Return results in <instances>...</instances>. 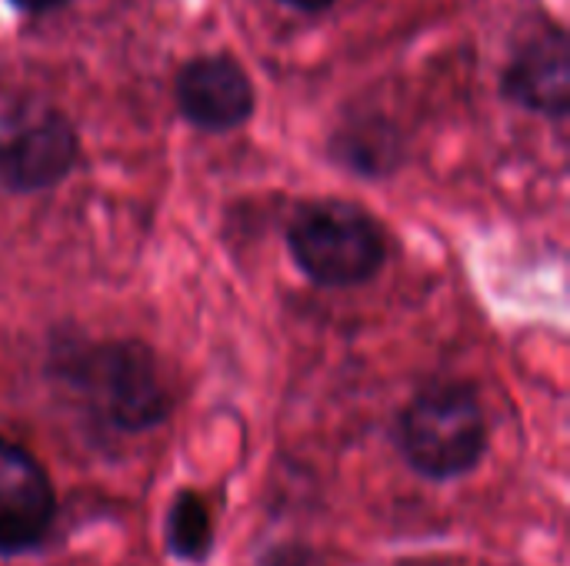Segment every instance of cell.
Listing matches in <instances>:
<instances>
[{
    "mask_svg": "<svg viewBox=\"0 0 570 566\" xmlns=\"http://www.w3.org/2000/svg\"><path fill=\"white\" fill-rule=\"evenodd\" d=\"M43 370L94 437H144L174 414V390L144 340L53 334Z\"/></svg>",
    "mask_w": 570,
    "mask_h": 566,
    "instance_id": "cell-1",
    "label": "cell"
},
{
    "mask_svg": "<svg viewBox=\"0 0 570 566\" xmlns=\"http://www.w3.org/2000/svg\"><path fill=\"white\" fill-rule=\"evenodd\" d=\"M394 447L424 484L471 477L491 450V420L474 384L434 380L421 387L397 414Z\"/></svg>",
    "mask_w": 570,
    "mask_h": 566,
    "instance_id": "cell-2",
    "label": "cell"
},
{
    "mask_svg": "<svg viewBox=\"0 0 570 566\" xmlns=\"http://www.w3.org/2000/svg\"><path fill=\"white\" fill-rule=\"evenodd\" d=\"M294 267L317 287L351 290L371 284L387 264L381 220L354 200H314L287 227Z\"/></svg>",
    "mask_w": 570,
    "mask_h": 566,
    "instance_id": "cell-3",
    "label": "cell"
},
{
    "mask_svg": "<svg viewBox=\"0 0 570 566\" xmlns=\"http://www.w3.org/2000/svg\"><path fill=\"white\" fill-rule=\"evenodd\" d=\"M57 517L60 497L40 457L0 437V557L17 560L43 554Z\"/></svg>",
    "mask_w": 570,
    "mask_h": 566,
    "instance_id": "cell-4",
    "label": "cell"
},
{
    "mask_svg": "<svg viewBox=\"0 0 570 566\" xmlns=\"http://www.w3.org/2000/svg\"><path fill=\"white\" fill-rule=\"evenodd\" d=\"M80 160V137L60 110H40L0 133V187L43 193L60 187Z\"/></svg>",
    "mask_w": 570,
    "mask_h": 566,
    "instance_id": "cell-5",
    "label": "cell"
},
{
    "mask_svg": "<svg viewBox=\"0 0 570 566\" xmlns=\"http://www.w3.org/2000/svg\"><path fill=\"white\" fill-rule=\"evenodd\" d=\"M180 117L204 133H230L254 117L257 90L234 53H200L187 60L174 80Z\"/></svg>",
    "mask_w": 570,
    "mask_h": 566,
    "instance_id": "cell-6",
    "label": "cell"
},
{
    "mask_svg": "<svg viewBox=\"0 0 570 566\" xmlns=\"http://www.w3.org/2000/svg\"><path fill=\"white\" fill-rule=\"evenodd\" d=\"M501 93L508 103L564 120L570 110V47L561 27H544L531 33L501 73Z\"/></svg>",
    "mask_w": 570,
    "mask_h": 566,
    "instance_id": "cell-7",
    "label": "cell"
},
{
    "mask_svg": "<svg viewBox=\"0 0 570 566\" xmlns=\"http://www.w3.org/2000/svg\"><path fill=\"white\" fill-rule=\"evenodd\" d=\"M327 153L337 160V167H344L357 177L381 180L404 167L407 140L384 117H354L347 127L334 130Z\"/></svg>",
    "mask_w": 570,
    "mask_h": 566,
    "instance_id": "cell-8",
    "label": "cell"
},
{
    "mask_svg": "<svg viewBox=\"0 0 570 566\" xmlns=\"http://www.w3.org/2000/svg\"><path fill=\"white\" fill-rule=\"evenodd\" d=\"M217 550V520L210 500L180 487L164 510V554L180 566H207Z\"/></svg>",
    "mask_w": 570,
    "mask_h": 566,
    "instance_id": "cell-9",
    "label": "cell"
},
{
    "mask_svg": "<svg viewBox=\"0 0 570 566\" xmlns=\"http://www.w3.org/2000/svg\"><path fill=\"white\" fill-rule=\"evenodd\" d=\"M254 566H331L327 554L301 537H281V540H271L261 554Z\"/></svg>",
    "mask_w": 570,
    "mask_h": 566,
    "instance_id": "cell-10",
    "label": "cell"
},
{
    "mask_svg": "<svg viewBox=\"0 0 570 566\" xmlns=\"http://www.w3.org/2000/svg\"><path fill=\"white\" fill-rule=\"evenodd\" d=\"M17 13H27V17H47V13H57L63 7H70L73 0H7Z\"/></svg>",
    "mask_w": 570,
    "mask_h": 566,
    "instance_id": "cell-11",
    "label": "cell"
},
{
    "mask_svg": "<svg viewBox=\"0 0 570 566\" xmlns=\"http://www.w3.org/2000/svg\"><path fill=\"white\" fill-rule=\"evenodd\" d=\"M281 3L291 10H304V13H321V10H331L337 0H281Z\"/></svg>",
    "mask_w": 570,
    "mask_h": 566,
    "instance_id": "cell-12",
    "label": "cell"
}]
</instances>
